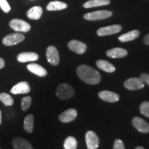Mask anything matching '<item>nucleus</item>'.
<instances>
[{
    "label": "nucleus",
    "instance_id": "6e6552de",
    "mask_svg": "<svg viewBox=\"0 0 149 149\" xmlns=\"http://www.w3.org/2000/svg\"><path fill=\"white\" fill-rule=\"evenodd\" d=\"M122 29V26L119 25V24H115V25L100 28L97 31V34L99 36H107V35L116 34V33L120 32Z\"/></svg>",
    "mask_w": 149,
    "mask_h": 149
},
{
    "label": "nucleus",
    "instance_id": "b1692460",
    "mask_svg": "<svg viewBox=\"0 0 149 149\" xmlns=\"http://www.w3.org/2000/svg\"><path fill=\"white\" fill-rule=\"evenodd\" d=\"M34 127V116L30 114L26 116L24 121V128L27 133H31Z\"/></svg>",
    "mask_w": 149,
    "mask_h": 149
},
{
    "label": "nucleus",
    "instance_id": "72a5a7b5",
    "mask_svg": "<svg viewBox=\"0 0 149 149\" xmlns=\"http://www.w3.org/2000/svg\"><path fill=\"white\" fill-rule=\"evenodd\" d=\"M1 119H2V117H1V110H0V125H1Z\"/></svg>",
    "mask_w": 149,
    "mask_h": 149
},
{
    "label": "nucleus",
    "instance_id": "20e7f679",
    "mask_svg": "<svg viewBox=\"0 0 149 149\" xmlns=\"http://www.w3.org/2000/svg\"><path fill=\"white\" fill-rule=\"evenodd\" d=\"M9 26L16 32L27 33L31 30V25L28 22L19 19H13L9 22Z\"/></svg>",
    "mask_w": 149,
    "mask_h": 149
},
{
    "label": "nucleus",
    "instance_id": "6ab92c4d",
    "mask_svg": "<svg viewBox=\"0 0 149 149\" xmlns=\"http://www.w3.org/2000/svg\"><path fill=\"white\" fill-rule=\"evenodd\" d=\"M43 13V9L39 6H35L31 8L27 11V17L31 19H40Z\"/></svg>",
    "mask_w": 149,
    "mask_h": 149
},
{
    "label": "nucleus",
    "instance_id": "4be33fe9",
    "mask_svg": "<svg viewBox=\"0 0 149 149\" xmlns=\"http://www.w3.org/2000/svg\"><path fill=\"white\" fill-rule=\"evenodd\" d=\"M96 65L100 69L104 70V72H110L111 73V72H113L115 70V66L112 64H111V63L109 62V61L106 60L100 59V60L97 61Z\"/></svg>",
    "mask_w": 149,
    "mask_h": 149
},
{
    "label": "nucleus",
    "instance_id": "5701e85b",
    "mask_svg": "<svg viewBox=\"0 0 149 149\" xmlns=\"http://www.w3.org/2000/svg\"><path fill=\"white\" fill-rule=\"evenodd\" d=\"M67 7H68V6L66 3L59 1H53L48 3L46 6V9L48 11H56L64 10Z\"/></svg>",
    "mask_w": 149,
    "mask_h": 149
},
{
    "label": "nucleus",
    "instance_id": "f257e3e1",
    "mask_svg": "<svg viewBox=\"0 0 149 149\" xmlns=\"http://www.w3.org/2000/svg\"><path fill=\"white\" fill-rule=\"evenodd\" d=\"M78 77L88 84H97L101 81V75L97 70L87 65H80L77 68Z\"/></svg>",
    "mask_w": 149,
    "mask_h": 149
},
{
    "label": "nucleus",
    "instance_id": "c9c22d12",
    "mask_svg": "<svg viewBox=\"0 0 149 149\" xmlns=\"http://www.w3.org/2000/svg\"><path fill=\"white\" fill-rule=\"evenodd\" d=\"M0 149H1V148H0Z\"/></svg>",
    "mask_w": 149,
    "mask_h": 149
},
{
    "label": "nucleus",
    "instance_id": "dca6fc26",
    "mask_svg": "<svg viewBox=\"0 0 149 149\" xmlns=\"http://www.w3.org/2000/svg\"><path fill=\"white\" fill-rule=\"evenodd\" d=\"M13 146L14 149H33L32 145L26 139L21 137H15L13 139Z\"/></svg>",
    "mask_w": 149,
    "mask_h": 149
},
{
    "label": "nucleus",
    "instance_id": "393cba45",
    "mask_svg": "<svg viewBox=\"0 0 149 149\" xmlns=\"http://www.w3.org/2000/svg\"><path fill=\"white\" fill-rule=\"evenodd\" d=\"M64 149H77V141L73 137H68L64 144Z\"/></svg>",
    "mask_w": 149,
    "mask_h": 149
},
{
    "label": "nucleus",
    "instance_id": "0eeeda50",
    "mask_svg": "<svg viewBox=\"0 0 149 149\" xmlns=\"http://www.w3.org/2000/svg\"><path fill=\"white\" fill-rule=\"evenodd\" d=\"M124 85L125 88L128 89V90L135 91L139 90V89L144 88L145 84L143 82L141 78L133 77L126 80L125 82H124Z\"/></svg>",
    "mask_w": 149,
    "mask_h": 149
},
{
    "label": "nucleus",
    "instance_id": "ddd939ff",
    "mask_svg": "<svg viewBox=\"0 0 149 149\" xmlns=\"http://www.w3.org/2000/svg\"><path fill=\"white\" fill-rule=\"evenodd\" d=\"M77 116V112L75 109H70L65 111L59 115V119L61 122L68 123L74 120Z\"/></svg>",
    "mask_w": 149,
    "mask_h": 149
},
{
    "label": "nucleus",
    "instance_id": "a211bd4d",
    "mask_svg": "<svg viewBox=\"0 0 149 149\" xmlns=\"http://www.w3.org/2000/svg\"><path fill=\"white\" fill-rule=\"evenodd\" d=\"M127 54V51L122 48H112L107 52L108 57H111V58H123L126 57Z\"/></svg>",
    "mask_w": 149,
    "mask_h": 149
},
{
    "label": "nucleus",
    "instance_id": "aec40b11",
    "mask_svg": "<svg viewBox=\"0 0 149 149\" xmlns=\"http://www.w3.org/2000/svg\"><path fill=\"white\" fill-rule=\"evenodd\" d=\"M139 33H140L138 30H133L119 37V40L122 42H130L137 39L139 36Z\"/></svg>",
    "mask_w": 149,
    "mask_h": 149
},
{
    "label": "nucleus",
    "instance_id": "f03ea898",
    "mask_svg": "<svg viewBox=\"0 0 149 149\" xmlns=\"http://www.w3.org/2000/svg\"><path fill=\"white\" fill-rule=\"evenodd\" d=\"M74 91L71 86L68 84L63 83L58 86L56 91V95L60 100H69L74 96Z\"/></svg>",
    "mask_w": 149,
    "mask_h": 149
},
{
    "label": "nucleus",
    "instance_id": "2eb2a0df",
    "mask_svg": "<svg viewBox=\"0 0 149 149\" xmlns=\"http://www.w3.org/2000/svg\"><path fill=\"white\" fill-rule=\"evenodd\" d=\"M38 59V54L33 53V52H24V53H22L17 55V60L19 62L21 63L35 61Z\"/></svg>",
    "mask_w": 149,
    "mask_h": 149
},
{
    "label": "nucleus",
    "instance_id": "bb28decb",
    "mask_svg": "<svg viewBox=\"0 0 149 149\" xmlns=\"http://www.w3.org/2000/svg\"><path fill=\"white\" fill-rule=\"evenodd\" d=\"M32 104V98L29 96L24 97L22 100V109L24 111H27Z\"/></svg>",
    "mask_w": 149,
    "mask_h": 149
},
{
    "label": "nucleus",
    "instance_id": "c85d7f7f",
    "mask_svg": "<svg viewBox=\"0 0 149 149\" xmlns=\"http://www.w3.org/2000/svg\"><path fill=\"white\" fill-rule=\"evenodd\" d=\"M0 8L6 13H8L10 10V6L6 0H0Z\"/></svg>",
    "mask_w": 149,
    "mask_h": 149
},
{
    "label": "nucleus",
    "instance_id": "c756f323",
    "mask_svg": "<svg viewBox=\"0 0 149 149\" xmlns=\"http://www.w3.org/2000/svg\"><path fill=\"white\" fill-rule=\"evenodd\" d=\"M113 149H125L124 142L120 139H117L115 141Z\"/></svg>",
    "mask_w": 149,
    "mask_h": 149
},
{
    "label": "nucleus",
    "instance_id": "423d86ee",
    "mask_svg": "<svg viewBox=\"0 0 149 149\" xmlns=\"http://www.w3.org/2000/svg\"><path fill=\"white\" fill-rule=\"evenodd\" d=\"M46 58L53 66H57L59 63V52L55 46H50L46 49Z\"/></svg>",
    "mask_w": 149,
    "mask_h": 149
},
{
    "label": "nucleus",
    "instance_id": "4468645a",
    "mask_svg": "<svg viewBox=\"0 0 149 149\" xmlns=\"http://www.w3.org/2000/svg\"><path fill=\"white\" fill-rule=\"evenodd\" d=\"M99 97L104 101L107 102H116L120 100V95L114 92L109 91H103L99 93Z\"/></svg>",
    "mask_w": 149,
    "mask_h": 149
},
{
    "label": "nucleus",
    "instance_id": "f704fd0d",
    "mask_svg": "<svg viewBox=\"0 0 149 149\" xmlns=\"http://www.w3.org/2000/svg\"><path fill=\"white\" fill-rule=\"evenodd\" d=\"M135 149H145V148H144V147H142V146H137Z\"/></svg>",
    "mask_w": 149,
    "mask_h": 149
},
{
    "label": "nucleus",
    "instance_id": "9d476101",
    "mask_svg": "<svg viewBox=\"0 0 149 149\" xmlns=\"http://www.w3.org/2000/svg\"><path fill=\"white\" fill-rule=\"evenodd\" d=\"M133 125L136 129L141 133H149V124L139 117H135L132 120Z\"/></svg>",
    "mask_w": 149,
    "mask_h": 149
},
{
    "label": "nucleus",
    "instance_id": "f8f14e48",
    "mask_svg": "<svg viewBox=\"0 0 149 149\" xmlns=\"http://www.w3.org/2000/svg\"><path fill=\"white\" fill-rule=\"evenodd\" d=\"M31 91V87L27 81H21L14 86L10 90V93L14 95L26 94Z\"/></svg>",
    "mask_w": 149,
    "mask_h": 149
},
{
    "label": "nucleus",
    "instance_id": "a878e982",
    "mask_svg": "<svg viewBox=\"0 0 149 149\" xmlns=\"http://www.w3.org/2000/svg\"><path fill=\"white\" fill-rule=\"evenodd\" d=\"M0 101L2 102L6 107H10L14 103L13 98L10 95L6 93H0Z\"/></svg>",
    "mask_w": 149,
    "mask_h": 149
},
{
    "label": "nucleus",
    "instance_id": "473e14b6",
    "mask_svg": "<svg viewBox=\"0 0 149 149\" xmlns=\"http://www.w3.org/2000/svg\"><path fill=\"white\" fill-rule=\"evenodd\" d=\"M5 66V61L2 58L0 57V69L3 68Z\"/></svg>",
    "mask_w": 149,
    "mask_h": 149
},
{
    "label": "nucleus",
    "instance_id": "cd10ccee",
    "mask_svg": "<svg viewBox=\"0 0 149 149\" xmlns=\"http://www.w3.org/2000/svg\"><path fill=\"white\" fill-rule=\"evenodd\" d=\"M139 109H140L141 114L149 118V102H142L141 104Z\"/></svg>",
    "mask_w": 149,
    "mask_h": 149
},
{
    "label": "nucleus",
    "instance_id": "9b49d317",
    "mask_svg": "<svg viewBox=\"0 0 149 149\" xmlns=\"http://www.w3.org/2000/svg\"><path fill=\"white\" fill-rule=\"evenodd\" d=\"M68 46L70 50H71L74 53L79 54V55L84 53L87 49V46L84 43L75 40L70 41L68 43Z\"/></svg>",
    "mask_w": 149,
    "mask_h": 149
},
{
    "label": "nucleus",
    "instance_id": "412c9836",
    "mask_svg": "<svg viewBox=\"0 0 149 149\" xmlns=\"http://www.w3.org/2000/svg\"><path fill=\"white\" fill-rule=\"evenodd\" d=\"M111 3L110 0H89L84 3L83 6L86 8H95V7L107 6Z\"/></svg>",
    "mask_w": 149,
    "mask_h": 149
},
{
    "label": "nucleus",
    "instance_id": "7ed1b4c3",
    "mask_svg": "<svg viewBox=\"0 0 149 149\" xmlns=\"http://www.w3.org/2000/svg\"><path fill=\"white\" fill-rule=\"evenodd\" d=\"M113 13L109 10H97L94 12L88 13L84 15V18L88 21H97L109 18L112 16Z\"/></svg>",
    "mask_w": 149,
    "mask_h": 149
},
{
    "label": "nucleus",
    "instance_id": "7c9ffc66",
    "mask_svg": "<svg viewBox=\"0 0 149 149\" xmlns=\"http://www.w3.org/2000/svg\"><path fill=\"white\" fill-rule=\"evenodd\" d=\"M140 78L143 81V82L146 84H147L149 86V74L148 73L141 74Z\"/></svg>",
    "mask_w": 149,
    "mask_h": 149
},
{
    "label": "nucleus",
    "instance_id": "1a4fd4ad",
    "mask_svg": "<svg viewBox=\"0 0 149 149\" xmlns=\"http://www.w3.org/2000/svg\"><path fill=\"white\" fill-rule=\"evenodd\" d=\"M86 143L88 149H97L100 144V139L93 131H88L86 134Z\"/></svg>",
    "mask_w": 149,
    "mask_h": 149
},
{
    "label": "nucleus",
    "instance_id": "2f4dec72",
    "mask_svg": "<svg viewBox=\"0 0 149 149\" xmlns=\"http://www.w3.org/2000/svg\"><path fill=\"white\" fill-rule=\"evenodd\" d=\"M144 42L145 44H146V45L149 46V33L144 37Z\"/></svg>",
    "mask_w": 149,
    "mask_h": 149
},
{
    "label": "nucleus",
    "instance_id": "f3484780",
    "mask_svg": "<svg viewBox=\"0 0 149 149\" xmlns=\"http://www.w3.org/2000/svg\"><path fill=\"white\" fill-rule=\"evenodd\" d=\"M27 69L32 73L39 77H45L47 75V71L44 68L37 64H30L27 66Z\"/></svg>",
    "mask_w": 149,
    "mask_h": 149
},
{
    "label": "nucleus",
    "instance_id": "39448f33",
    "mask_svg": "<svg viewBox=\"0 0 149 149\" xmlns=\"http://www.w3.org/2000/svg\"><path fill=\"white\" fill-rule=\"evenodd\" d=\"M24 39H25V37L22 33H13L7 35L6 36L3 37L2 43L3 45L5 46H14L23 42Z\"/></svg>",
    "mask_w": 149,
    "mask_h": 149
}]
</instances>
